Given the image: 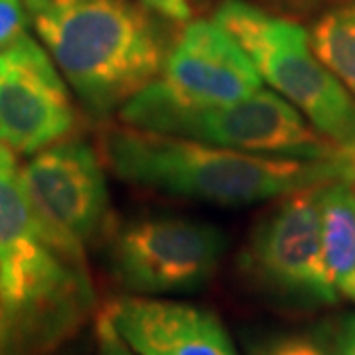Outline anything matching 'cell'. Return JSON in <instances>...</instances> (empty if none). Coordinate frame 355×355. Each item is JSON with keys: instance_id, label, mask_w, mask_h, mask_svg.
Here are the masks:
<instances>
[{"instance_id": "obj_1", "label": "cell", "mask_w": 355, "mask_h": 355, "mask_svg": "<svg viewBox=\"0 0 355 355\" xmlns=\"http://www.w3.org/2000/svg\"><path fill=\"white\" fill-rule=\"evenodd\" d=\"M26 12L83 111L107 121L158 79L172 42L135 0H24Z\"/></svg>"}, {"instance_id": "obj_2", "label": "cell", "mask_w": 355, "mask_h": 355, "mask_svg": "<svg viewBox=\"0 0 355 355\" xmlns=\"http://www.w3.org/2000/svg\"><path fill=\"white\" fill-rule=\"evenodd\" d=\"M101 154L114 176L132 186L235 207L342 180L334 158L249 154L127 125L103 132Z\"/></svg>"}, {"instance_id": "obj_3", "label": "cell", "mask_w": 355, "mask_h": 355, "mask_svg": "<svg viewBox=\"0 0 355 355\" xmlns=\"http://www.w3.org/2000/svg\"><path fill=\"white\" fill-rule=\"evenodd\" d=\"M119 119L140 130L263 156L330 160L338 150L292 103L270 89H259L241 101L191 105L154 79L123 105Z\"/></svg>"}, {"instance_id": "obj_4", "label": "cell", "mask_w": 355, "mask_h": 355, "mask_svg": "<svg viewBox=\"0 0 355 355\" xmlns=\"http://www.w3.org/2000/svg\"><path fill=\"white\" fill-rule=\"evenodd\" d=\"M221 26L251 58L266 83L336 146L355 142V97L316 58L304 28L243 0H225Z\"/></svg>"}, {"instance_id": "obj_5", "label": "cell", "mask_w": 355, "mask_h": 355, "mask_svg": "<svg viewBox=\"0 0 355 355\" xmlns=\"http://www.w3.org/2000/svg\"><path fill=\"white\" fill-rule=\"evenodd\" d=\"M225 245L223 231L202 219L139 217L113 231L109 263L116 280L137 294L186 292L214 277Z\"/></svg>"}, {"instance_id": "obj_6", "label": "cell", "mask_w": 355, "mask_h": 355, "mask_svg": "<svg viewBox=\"0 0 355 355\" xmlns=\"http://www.w3.org/2000/svg\"><path fill=\"white\" fill-rule=\"evenodd\" d=\"M322 186L282 196L251 231L241 266L265 291L304 302L338 300L322 249Z\"/></svg>"}, {"instance_id": "obj_7", "label": "cell", "mask_w": 355, "mask_h": 355, "mask_svg": "<svg viewBox=\"0 0 355 355\" xmlns=\"http://www.w3.org/2000/svg\"><path fill=\"white\" fill-rule=\"evenodd\" d=\"M77 111L51 55L22 34L0 50V142L32 154L69 139Z\"/></svg>"}, {"instance_id": "obj_8", "label": "cell", "mask_w": 355, "mask_h": 355, "mask_svg": "<svg viewBox=\"0 0 355 355\" xmlns=\"http://www.w3.org/2000/svg\"><path fill=\"white\" fill-rule=\"evenodd\" d=\"M24 182L40 211L79 243L109 225V190L99 156L87 142L65 139L32 154Z\"/></svg>"}, {"instance_id": "obj_9", "label": "cell", "mask_w": 355, "mask_h": 355, "mask_svg": "<svg viewBox=\"0 0 355 355\" xmlns=\"http://www.w3.org/2000/svg\"><path fill=\"white\" fill-rule=\"evenodd\" d=\"M160 85L191 105L241 101L263 89V77L251 58L216 22L188 24L172 42Z\"/></svg>"}, {"instance_id": "obj_10", "label": "cell", "mask_w": 355, "mask_h": 355, "mask_svg": "<svg viewBox=\"0 0 355 355\" xmlns=\"http://www.w3.org/2000/svg\"><path fill=\"white\" fill-rule=\"evenodd\" d=\"M137 355H237L219 318L198 306L121 296L101 312Z\"/></svg>"}, {"instance_id": "obj_11", "label": "cell", "mask_w": 355, "mask_h": 355, "mask_svg": "<svg viewBox=\"0 0 355 355\" xmlns=\"http://www.w3.org/2000/svg\"><path fill=\"white\" fill-rule=\"evenodd\" d=\"M322 249L331 284L355 302V188L336 180L320 188Z\"/></svg>"}, {"instance_id": "obj_12", "label": "cell", "mask_w": 355, "mask_h": 355, "mask_svg": "<svg viewBox=\"0 0 355 355\" xmlns=\"http://www.w3.org/2000/svg\"><path fill=\"white\" fill-rule=\"evenodd\" d=\"M310 46L318 60L355 97V2L324 14L312 28Z\"/></svg>"}, {"instance_id": "obj_13", "label": "cell", "mask_w": 355, "mask_h": 355, "mask_svg": "<svg viewBox=\"0 0 355 355\" xmlns=\"http://www.w3.org/2000/svg\"><path fill=\"white\" fill-rule=\"evenodd\" d=\"M253 355H334L331 342L314 331L280 334L261 342Z\"/></svg>"}, {"instance_id": "obj_14", "label": "cell", "mask_w": 355, "mask_h": 355, "mask_svg": "<svg viewBox=\"0 0 355 355\" xmlns=\"http://www.w3.org/2000/svg\"><path fill=\"white\" fill-rule=\"evenodd\" d=\"M24 0H0V50L26 34Z\"/></svg>"}, {"instance_id": "obj_15", "label": "cell", "mask_w": 355, "mask_h": 355, "mask_svg": "<svg viewBox=\"0 0 355 355\" xmlns=\"http://www.w3.org/2000/svg\"><path fill=\"white\" fill-rule=\"evenodd\" d=\"M97 355H137L116 336L113 326L103 314L97 318Z\"/></svg>"}, {"instance_id": "obj_16", "label": "cell", "mask_w": 355, "mask_h": 355, "mask_svg": "<svg viewBox=\"0 0 355 355\" xmlns=\"http://www.w3.org/2000/svg\"><path fill=\"white\" fill-rule=\"evenodd\" d=\"M150 12L162 16L172 22H188L191 18V6L188 0H139Z\"/></svg>"}, {"instance_id": "obj_17", "label": "cell", "mask_w": 355, "mask_h": 355, "mask_svg": "<svg viewBox=\"0 0 355 355\" xmlns=\"http://www.w3.org/2000/svg\"><path fill=\"white\" fill-rule=\"evenodd\" d=\"M331 352L334 355H355V314L340 322L331 340Z\"/></svg>"}, {"instance_id": "obj_18", "label": "cell", "mask_w": 355, "mask_h": 355, "mask_svg": "<svg viewBox=\"0 0 355 355\" xmlns=\"http://www.w3.org/2000/svg\"><path fill=\"white\" fill-rule=\"evenodd\" d=\"M334 162L340 168L343 182H349L355 188V142L349 146H338Z\"/></svg>"}]
</instances>
